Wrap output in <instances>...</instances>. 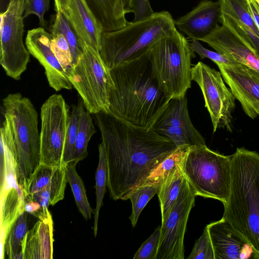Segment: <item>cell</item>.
Listing matches in <instances>:
<instances>
[{
	"mask_svg": "<svg viewBox=\"0 0 259 259\" xmlns=\"http://www.w3.org/2000/svg\"><path fill=\"white\" fill-rule=\"evenodd\" d=\"M94 115L105 151L110 197L127 200L177 147L152 128L136 127L104 111Z\"/></svg>",
	"mask_w": 259,
	"mask_h": 259,
	"instance_id": "6da1fadb",
	"label": "cell"
},
{
	"mask_svg": "<svg viewBox=\"0 0 259 259\" xmlns=\"http://www.w3.org/2000/svg\"><path fill=\"white\" fill-rule=\"evenodd\" d=\"M108 113L136 127L148 130L169 101L153 75L148 55L110 69Z\"/></svg>",
	"mask_w": 259,
	"mask_h": 259,
	"instance_id": "7a4b0ae2",
	"label": "cell"
},
{
	"mask_svg": "<svg viewBox=\"0 0 259 259\" xmlns=\"http://www.w3.org/2000/svg\"><path fill=\"white\" fill-rule=\"evenodd\" d=\"M223 218L240 233L259 259V153L244 147L231 155L229 196Z\"/></svg>",
	"mask_w": 259,
	"mask_h": 259,
	"instance_id": "3957f363",
	"label": "cell"
},
{
	"mask_svg": "<svg viewBox=\"0 0 259 259\" xmlns=\"http://www.w3.org/2000/svg\"><path fill=\"white\" fill-rule=\"evenodd\" d=\"M176 30L168 12H155L142 20L127 22L123 28L103 31L100 54L111 69L147 56L157 42Z\"/></svg>",
	"mask_w": 259,
	"mask_h": 259,
	"instance_id": "277c9868",
	"label": "cell"
},
{
	"mask_svg": "<svg viewBox=\"0 0 259 259\" xmlns=\"http://www.w3.org/2000/svg\"><path fill=\"white\" fill-rule=\"evenodd\" d=\"M194 52L177 29L157 42L148 54L154 76L168 100L183 98L191 86Z\"/></svg>",
	"mask_w": 259,
	"mask_h": 259,
	"instance_id": "5b68a950",
	"label": "cell"
},
{
	"mask_svg": "<svg viewBox=\"0 0 259 259\" xmlns=\"http://www.w3.org/2000/svg\"><path fill=\"white\" fill-rule=\"evenodd\" d=\"M4 115L11 124L17 151L23 190L40 163L38 114L30 100L20 93L9 94L3 100Z\"/></svg>",
	"mask_w": 259,
	"mask_h": 259,
	"instance_id": "8992f818",
	"label": "cell"
},
{
	"mask_svg": "<svg viewBox=\"0 0 259 259\" xmlns=\"http://www.w3.org/2000/svg\"><path fill=\"white\" fill-rule=\"evenodd\" d=\"M180 166L196 196L218 200L225 205L231 181V155L226 156L206 145L190 147Z\"/></svg>",
	"mask_w": 259,
	"mask_h": 259,
	"instance_id": "52a82bcc",
	"label": "cell"
},
{
	"mask_svg": "<svg viewBox=\"0 0 259 259\" xmlns=\"http://www.w3.org/2000/svg\"><path fill=\"white\" fill-rule=\"evenodd\" d=\"M68 77L88 111L93 114L101 111L108 112L109 92L114 84L99 51L85 45Z\"/></svg>",
	"mask_w": 259,
	"mask_h": 259,
	"instance_id": "ba28073f",
	"label": "cell"
},
{
	"mask_svg": "<svg viewBox=\"0 0 259 259\" xmlns=\"http://www.w3.org/2000/svg\"><path fill=\"white\" fill-rule=\"evenodd\" d=\"M25 4L26 0H10L0 15V64L15 80L20 79L30 61V54L23 40Z\"/></svg>",
	"mask_w": 259,
	"mask_h": 259,
	"instance_id": "9c48e42d",
	"label": "cell"
},
{
	"mask_svg": "<svg viewBox=\"0 0 259 259\" xmlns=\"http://www.w3.org/2000/svg\"><path fill=\"white\" fill-rule=\"evenodd\" d=\"M70 107L61 95L53 94L40 109V163L51 166L63 165Z\"/></svg>",
	"mask_w": 259,
	"mask_h": 259,
	"instance_id": "30bf717a",
	"label": "cell"
},
{
	"mask_svg": "<svg viewBox=\"0 0 259 259\" xmlns=\"http://www.w3.org/2000/svg\"><path fill=\"white\" fill-rule=\"evenodd\" d=\"M191 78L201 90L213 132L220 128L231 132L235 98L225 85L221 72L199 61L192 67Z\"/></svg>",
	"mask_w": 259,
	"mask_h": 259,
	"instance_id": "8fae6325",
	"label": "cell"
},
{
	"mask_svg": "<svg viewBox=\"0 0 259 259\" xmlns=\"http://www.w3.org/2000/svg\"><path fill=\"white\" fill-rule=\"evenodd\" d=\"M196 196L188 181L165 219L161 221L156 259H184V239Z\"/></svg>",
	"mask_w": 259,
	"mask_h": 259,
	"instance_id": "7c38bea8",
	"label": "cell"
},
{
	"mask_svg": "<svg viewBox=\"0 0 259 259\" xmlns=\"http://www.w3.org/2000/svg\"><path fill=\"white\" fill-rule=\"evenodd\" d=\"M152 128L171 141L177 147L206 145L191 121L186 96L171 99Z\"/></svg>",
	"mask_w": 259,
	"mask_h": 259,
	"instance_id": "4fadbf2b",
	"label": "cell"
},
{
	"mask_svg": "<svg viewBox=\"0 0 259 259\" xmlns=\"http://www.w3.org/2000/svg\"><path fill=\"white\" fill-rule=\"evenodd\" d=\"M216 64L245 114L251 119L257 117L259 115V71L238 62Z\"/></svg>",
	"mask_w": 259,
	"mask_h": 259,
	"instance_id": "5bb4252c",
	"label": "cell"
},
{
	"mask_svg": "<svg viewBox=\"0 0 259 259\" xmlns=\"http://www.w3.org/2000/svg\"><path fill=\"white\" fill-rule=\"evenodd\" d=\"M52 33L42 27L29 30L25 39L26 48L44 67L51 88L56 91L71 90L72 84L52 49Z\"/></svg>",
	"mask_w": 259,
	"mask_h": 259,
	"instance_id": "9a60e30c",
	"label": "cell"
},
{
	"mask_svg": "<svg viewBox=\"0 0 259 259\" xmlns=\"http://www.w3.org/2000/svg\"><path fill=\"white\" fill-rule=\"evenodd\" d=\"M212 244L214 259H257L252 246L227 220L206 226Z\"/></svg>",
	"mask_w": 259,
	"mask_h": 259,
	"instance_id": "2e32d148",
	"label": "cell"
},
{
	"mask_svg": "<svg viewBox=\"0 0 259 259\" xmlns=\"http://www.w3.org/2000/svg\"><path fill=\"white\" fill-rule=\"evenodd\" d=\"M201 41L207 44L217 52L259 71V54L240 40L223 24L220 26L217 24Z\"/></svg>",
	"mask_w": 259,
	"mask_h": 259,
	"instance_id": "e0dca14e",
	"label": "cell"
},
{
	"mask_svg": "<svg viewBox=\"0 0 259 259\" xmlns=\"http://www.w3.org/2000/svg\"><path fill=\"white\" fill-rule=\"evenodd\" d=\"M220 16L219 1L203 0L175 23L176 28L184 33L188 38L199 41L214 29Z\"/></svg>",
	"mask_w": 259,
	"mask_h": 259,
	"instance_id": "ac0fdd59",
	"label": "cell"
},
{
	"mask_svg": "<svg viewBox=\"0 0 259 259\" xmlns=\"http://www.w3.org/2000/svg\"><path fill=\"white\" fill-rule=\"evenodd\" d=\"M53 242V222L49 211L27 231L19 253L24 259H52Z\"/></svg>",
	"mask_w": 259,
	"mask_h": 259,
	"instance_id": "d6986e66",
	"label": "cell"
},
{
	"mask_svg": "<svg viewBox=\"0 0 259 259\" xmlns=\"http://www.w3.org/2000/svg\"><path fill=\"white\" fill-rule=\"evenodd\" d=\"M65 13L81 40L99 51L103 31L84 0H69L68 9Z\"/></svg>",
	"mask_w": 259,
	"mask_h": 259,
	"instance_id": "ffe728a7",
	"label": "cell"
},
{
	"mask_svg": "<svg viewBox=\"0 0 259 259\" xmlns=\"http://www.w3.org/2000/svg\"><path fill=\"white\" fill-rule=\"evenodd\" d=\"M103 31L123 28L127 24L123 0H84Z\"/></svg>",
	"mask_w": 259,
	"mask_h": 259,
	"instance_id": "44dd1931",
	"label": "cell"
},
{
	"mask_svg": "<svg viewBox=\"0 0 259 259\" xmlns=\"http://www.w3.org/2000/svg\"><path fill=\"white\" fill-rule=\"evenodd\" d=\"M67 182L65 166H58L51 181L40 191L27 197L25 201L29 200L37 202L43 212H45L49 206L54 205L63 199Z\"/></svg>",
	"mask_w": 259,
	"mask_h": 259,
	"instance_id": "7402d4cb",
	"label": "cell"
},
{
	"mask_svg": "<svg viewBox=\"0 0 259 259\" xmlns=\"http://www.w3.org/2000/svg\"><path fill=\"white\" fill-rule=\"evenodd\" d=\"M180 164L161 184L157 193L161 208V221L169 212L187 182Z\"/></svg>",
	"mask_w": 259,
	"mask_h": 259,
	"instance_id": "603a6c76",
	"label": "cell"
},
{
	"mask_svg": "<svg viewBox=\"0 0 259 259\" xmlns=\"http://www.w3.org/2000/svg\"><path fill=\"white\" fill-rule=\"evenodd\" d=\"M51 33L62 34L70 47L74 67L82 55L86 45L80 38L69 17L64 12H56Z\"/></svg>",
	"mask_w": 259,
	"mask_h": 259,
	"instance_id": "cb8c5ba5",
	"label": "cell"
},
{
	"mask_svg": "<svg viewBox=\"0 0 259 259\" xmlns=\"http://www.w3.org/2000/svg\"><path fill=\"white\" fill-rule=\"evenodd\" d=\"M77 163V161L72 160L65 166L68 182L71 188L78 209L83 218L88 220L91 219L92 213H95V211L89 203L84 183L76 171Z\"/></svg>",
	"mask_w": 259,
	"mask_h": 259,
	"instance_id": "d4e9b609",
	"label": "cell"
},
{
	"mask_svg": "<svg viewBox=\"0 0 259 259\" xmlns=\"http://www.w3.org/2000/svg\"><path fill=\"white\" fill-rule=\"evenodd\" d=\"M190 147L189 145H185L177 147L149 175L138 187L151 185H161L169 174L182 162L183 158L189 151Z\"/></svg>",
	"mask_w": 259,
	"mask_h": 259,
	"instance_id": "484cf974",
	"label": "cell"
},
{
	"mask_svg": "<svg viewBox=\"0 0 259 259\" xmlns=\"http://www.w3.org/2000/svg\"><path fill=\"white\" fill-rule=\"evenodd\" d=\"M91 114L85 107L80 114L73 160L78 162L87 156L89 142L96 133Z\"/></svg>",
	"mask_w": 259,
	"mask_h": 259,
	"instance_id": "4316f807",
	"label": "cell"
},
{
	"mask_svg": "<svg viewBox=\"0 0 259 259\" xmlns=\"http://www.w3.org/2000/svg\"><path fill=\"white\" fill-rule=\"evenodd\" d=\"M99 159L98 167L96 172L95 179L96 194V206L95 209L94 222V235L96 237L98 233V223L99 211L103 204V199L107 186V165L106 154L104 145L101 142L98 147Z\"/></svg>",
	"mask_w": 259,
	"mask_h": 259,
	"instance_id": "83f0119b",
	"label": "cell"
},
{
	"mask_svg": "<svg viewBox=\"0 0 259 259\" xmlns=\"http://www.w3.org/2000/svg\"><path fill=\"white\" fill-rule=\"evenodd\" d=\"M219 2L220 14L235 18L259 37V30L248 10L246 0H219Z\"/></svg>",
	"mask_w": 259,
	"mask_h": 259,
	"instance_id": "f1b7e54d",
	"label": "cell"
},
{
	"mask_svg": "<svg viewBox=\"0 0 259 259\" xmlns=\"http://www.w3.org/2000/svg\"><path fill=\"white\" fill-rule=\"evenodd\" d=\"M28 213L24 211L17 218L7 236L4 251L10 259H15L20 251L22 241L27 231Z\"/></svg>",
	"mask_w": 259,
	"mask_h": 259,
	"instance_id": "f546056e",
	"label": "cell"
},
{
	"mask_svg": "<svg viewBox=\"0 0 259 259\" xmlns=\"http://www.w3.org/2000/svg\"><path fill=\"white\" fill-rule=\"evenodd\" d=\"M84 108L85 106L81 98L79 99L77 105L72 106L64 146L63 158V165L73 160L75 143L79 118L81 113Z\"/></svg>",
	"mask_w": 259,
	"mask_h": 259,
	"instance_id": "4dcf8cb0",
	"label": "cell"
},
{
	"mask_svg": "<svg viewBox=\"0 0 259 259\" xmlns=\"http://www.w3.org/2000/svg\"><path fill=\"white\" fill-rule=\"evenodd\" d=\"M161 185H151L138 187L128 195L132 204V212L130 217L133 227L137 224L141 211L149 200L157 193Z\"/></svg>",
	"mask_w": 259,
	"mask_h": 259,
	"instance_id": "1f68e13d",
	"label": "cell"
},
{
	"mask_svg": "<svg viewBox=\"0 0 259 259\" xmlns=\"http://www.w3.org/2000/svg\"><path fill=\"white\" fill-rule=\"evenodd\" d=\"M220 20L237 38L259 54V37L249 28L235 18L226 14H220Z\"/></svg>",
	"mask_w": 259,
	"mask_h": 259,
	"instance_id": "d6a6232c",
	"label": "cell"
},
{
	"mask_svg": "<svg viewBox=\"0 0 259 259\" xmlns=\"http://www.w3.org/2000/svg\"><path fill=\"white\" fill-rule=\"evenodd\" d=\"M58 167L40 164L24 189L25 199L47 186L53 179Z\"/></svg>",
	"mask_w": 259,
	"mask_h": 259,
	"instance_id": "836d02e7",
	"label": "cell"
},
{
	"mask_svg": "<svg viewBox=\"0 0 259 259\" xmlns=\"http://www.w3.org/2000/svg\"><path fill=\"white\" fill-rule=\"evenodd\" d=\"M51 33L52 34L51 41L52 49L69 77L73 66L68 43L62 34L60 33Z\"/></svg>",
	"mask_w": 259,
	"mask_h": 259,
	"instance_id": "e575fe53",
	"label": "cell"
},
{
	"mask_svg": "<svg viewBox=\"0 0 259 259\" xmlns=\"http://www.w3.org/2000/svg\"><path fill=\"white\" fill-rule=\"evenodd\" d=\"M187 259H214L211 241L207 228L195 241L192 251Z\"/></svg>",
	"mask_w": 259,
	"mask_h": 259,
	"instance_id": "d590c367",
	"label": "cell"
},
{
	"mask_svg": "<svg viewBox=\"0 0 259 259\" xmlns=\"http://www.w3.org/2000/svg\"><path fill=\"white\" fill-rule=\"evenodd\" d=\"M159 226L134 254V259H156L160 235Z\"/></svg>",
	"mask_w": 259,
	"mask_h": 259,
	"instance_id": "8d00e7d4",
	"label": "cell"
},
{
	"mask_svg": "<svg viewBox=\"0 0 259 259\" xmlns=\"http://www.w3.org/2000/svg\"><path fill=\"white\" fill-rule=\"evenodd\" d=\"M190 45L192 51L198 54L201 59H209L215 64H231L236 62L217 52L206 49L198 40H191Z\"/></svg>",
	"mask_w": 259,
	"mask_h": 259,
	"instance_id": "74e56055",
	"label": "cell"
},
{
	"mask_svg": "<svg viewBox=\"0 0 259 259\" xmlns=\"http://www.w3.org/2000/svg\"><path fill=\"white\" fill-rule=\"evenodd\" d=\"M50 0H26L25 10L24 17L31 14H34L39 19L40 25L44 27L46 25V21L44 16L49 9Z\"/></svg>",
	"mask_w": 259,
	"mask_h": 259,
	"instance_id": "f35d334b",
	"label": "cell"
},
{
	"mask_svg": "<svg viewBox=\"0 0 259 259\" xmlns=\"http://www.w3.org/2000/svg\"><path fill=\"white\" fill-rule=\"evenodd\" d=\"M128 13H133V22H136L147 18L155 12L153 11L149 0H130Z\"/></svg>",
	"mask_w": 259,
	"mask_h": 259,
	"instance_id": "ab89813d",
	"label": "cell"
},
{
	"mask_svg": "<svg viewBox=\"0 0 259 259\" xmlns=\"http://www.w3.org/2000/svg\"><path fill=\"white\" fill-rule=\"evenodd\" d=\"M24 211H26L40 219L46 215L49 210L48 209L46 212H44L40 204L37 202L27 200L25 201Z\"/></svg>",
	"mask_w": 259,
	"mask_h": 259,
	"instance_id": "60d3db41",
	"label": "cell"
},
{
	"mask_svg": "<svg viewBox=\"0 0 259 259\" xmlns=\"http://www.w3.org/2000/svg\"><path fill=\"white\" fill-rule=\"evenodd\" d=\"M248 10L259 30V4L255 0H246Z\"/></svg>",
	"mask_w": 259,
	"mask_h": 259,
	"instance_id": "b9f144b4",
	"label": "cell"
},
{
	"mask_svg": "<svg viewBox=\"0 0 259 259\" xmlns=\"http://www.w3.org/2000/svg\"><path fill=\"white\" fill-rule=\"evenodd\" d=\"M56 12L66 13L68 9L69 0H54Z\"/></svg>",
	"mask_w": 259,
	"mask_h": 259,
	"instance_id": "7bdbcfd3",
	"label": "cell"
},
{
	"mask_svg": "<svg viewBox=\"0 0 259 259\" xmlns=\"http://www.w3.org/2000/svg\"><path fill=\"white\" fill-rule=\"evenodd\" d=\"M255 1L256 2V3H257L258 4H259V0H255Z\"/></svg>",
	"mask_w": 259,
	"mask_h": 259,
	"instance_id": "ee69618b",
	"label": "cell"
}]
</instances>
